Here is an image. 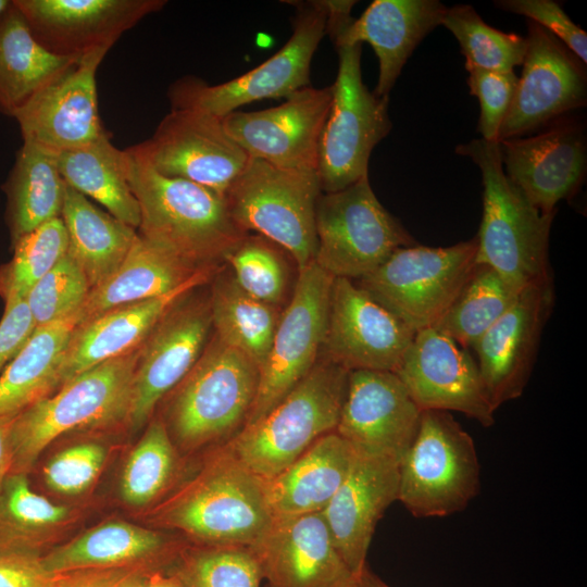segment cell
I'll return each instance as SVG.
<instances>
[{"label": "cell", "instance_id": "obj_49", "mask_svg": "<svg viewBox=\"0 0 587 587\" xmlns=\"http://www.w3.org/2000/svg\"><path fill=\"white\" fill-rule=\"evenodd\" d=\"M0 321V375L36 328L25 299L4 302Z\"/></svg>", "mask_w": 587, "mask_h": 587}, {"label": "cell", "instance_id": "obj_45", "mask_svg": "<svg viewBox=\"0 0 587 587\" xmlns=\"http://www.w3.org/2000/svg\"><path fill=\"white\" fill-rule=\"evenodd\" d=\"M471 95L477 97L480 114L477 130L482 139L498 142L501 125L511 107L517 76L513 72H492L479 68L467 71Z\"/></svg>", "mask_w": 587, "mask_h": 587}, {"label": "cell", "instance_id": "obj_19", "mask_svg": "<svg viewBox=\"0 0 587 587\" xmlns=\"http://www.w3.org/2000/svg\"><path fill=\"white\" fill-rule=\"evenodd\" d=\"M332 99V85L308 86L279 105L251 112L237 110L222 122L250 158L284 168L316 171L319 143Z\"/></svg>", "mask_w": 587, "mask_h": 587}, {"label": "cell", "instance_id": "obj_38", "mask_svg": "<svg viewBox=\"0 0 587 587\" xmlns=\"http://www.w3.org/2000/svg\"><path fill=\"white\" fill-rule=\"evenodd\" d=\"M520 291L496 271L476 264L446 313L433 326L460 347H473L510 308Z\"/></svg>", "mask_w": 587, "mask_h": 587}, {"label": "cell", "instance_id": "obj_3", "mask_svg": "<svg viewBox=\"0 0 587 587\" xmlns=\"http://www.w3.org/2000/svg\"><path fill=\"white\" fill-rule=\"evenodd\" d=\"M159 523L208 546L252 547L273 523L263 479L224 446L158 512Z\"/></svg>", "mask_w": 587, "mask_h": 587}, {"label": "cell", "instance_id": "obj_43", "mask_svg": "<svg viewBox=\"0 0 587 587\" xmlns=\"http://www.w3.org/2000/svg\"><path fill=\"white\" fill-rule=\"evenodd\" d=\"M276 246L260 235L247 234L224 260L243 291L275 307L282 301L287 285L284 260Z\"/></svg>", "mask_w": 587, "mask_h": 587}, {"label": "cell", "instance_id": "obj_14", "mask_svg": "<svg viewBox=\"0 0 587 587\" xmlns=\"http://www.w3.org/2000/svg\"><path fill=\"white\" fill-rule=\"evenodd\" d=\"M140 146L162 175L199 184L223 197L250 159L227 134L222 118L196 109H172Z\"/></svg>", "mask_w": 587, "mask_h": 587}, {"label": "cell", "instance_id": "obj_39", "mask_svg": "<svg viewBox=\"0 0 587 587\" xmlns=\"http://www.w3.org/2000/svg\"><path fill=\"white\" fill-rule=\"evenodd\" d=\"M441 25L457 38L467 71L513 72L524 61L526 37L489 26L472 5L447 8Z\"/></svg>", "mask_w": 587, "mask_h": 587}, {"label": "cell", "instance_id": "obj_26", "mask_svg": "<svg viewBox=\"0 0 587 587\" xmlns=\"http://www.w3.org/2000/svg\"><path fill=\"white\" fill-rule=\"evenodd\" d=\"M267 587H342L355 577L321 512L275 517L252 547Z\"/></svg>", "mask_w": 587, "mask_h": 587}, {"label": "cell", "instance_id": "obj_6", "mask_svg": "<svg viewBox=\"0 0 587 587\" xmlns=\"http://www.w3.org/2000/svg\"><path fill=\"white\" fill-rule=\"evenodd\" d=\"M139 351L83 372L16 415L11 473L27 474L45 448L72 429L127 420Z\"/></svg>", "mask_w": 587, "mask_h": 587}, {"label": "cell", "instance_id": "obj_54", "mask_svg": "<svg viewBox=\"0 0 587 587\" xmlns=\"http://www.w3.org/2000/svg\"><path fill=\"white\" fill-rule=\"evenodd\" d=\"M365 572V571H364ZM342 587H367L364 573L362 576H355Z\"/></svg>", "mask_w": 587, "mask_h": 587}, {"label": "cell", "instance_id": "obj_48", "mask_svg": "<svg viewBox=\"0 0 587 587\" xmlns=\"http://www.w3.org/2000/svg\"><path fill=\"white\" fill-rule=\"evenodd\" d=\"M151 575L139 565L83 569L53 574L48 587H143Z\"/></svg>", "mask_w": 587, "mask_h": 587}, {"label": "cell", "instance_id": "obj_47", "mask_svg": "<svg viewBox=\"0 0 587 587\" xmlns=\"http://www.w3.org/2000/svg\"><path fill=\"white\" fill-rule=\"evenodd\" d=\"M495 5L524 15L561 40L584 64L587 62V34L578 27L562 10L551 0H500Z\"/></svg>", "mask_w": 587, "mask_h": 587}, {"label": "cell", "instance_id": "obj_40", "mask_svg": "<svg viewBox=\"0 0 587 587\" xmlns=\"http://www.w3.org/2000/svg\"><path fill=\"white\" fill-rule=\"evenodd\" d=\"M13 247L12 260L0 267V295L4 302L25 299L33 286L67 253L68 237L61 216L21 236Z\"/></svg>", "mask_w": 587, "mask_h": 587}, {"label": "cell", "instance_id": "obj_20", "mask_svg": "<svg viewBox=\"0 0 587 587\" xmlns=\"http://www.w3.org/2000/svg\"><path fill=\"white\" fill-rule=\"evenodd\" d=\"M422 410L396 373L349 372L336 433L359 455L400 462L414 440Z\"/></svg>", "mask_w": 587, "mask_h": 587}, {"label": "cell", "instance_id": "obj_30", "mask_svg": "<svg viewBox=\"0 0 587 587\" xmlns=\"http://www.w3.org/2000/svg\"><path fill=\"white\" fill-rule=\"evenodd\" d=\"M202 268L190 266L138 234L117 270L90 289L78 311L79 324L112 309L164 296Z\"/></svg>", "mask_w": 587, "mask_h": 587}, {"label": "cell", "instance_id": "obj_31", "mask_svg": "<svg viewBox=\"0 0 587 587\" xmlns=\"http://www.w3.org/2000/svg\"><path fill=\"white\" fill-rule=\"evenodd\" d=\"M80 314L37 326L0 375V416H16L59 386L60 369Z\"/></svg>", "mask_w": 587, "mask_h": 587}, {"label": "cell", "instance_id": "obj_41", "mask_svg": "<svg viewBox=\"0 0 587 587\" xmlns=\"http://www.w3.org/2000/svg\"><path fill=\"white\" fill-rule=\"evenodd\" d=\"M176 451L163 421H152L124 466L120 487L123 500L134 507L154 500L175 473Z\"/></svg>", "mask_w": 587, "mask_h": 587}, {"label": "cell", "instance_id": "obj_17", "mask_svg": "<svg viewBox=\"0 0 587 587\" xmlns=\"http://www.w3.org/2000/svg\"><path fill=\"white\" fill-rule=\"evenodd\" d=\"M523 72L498 142L522 137L586 104L585 64L555 36L527 22Z\"/></svg>", "mask_w": 587, "mask_h": 587}, {"label": "cell", "instance_id": "obj_12", "mask_svg": "<svg viewBox=\"0 0 587 587\" xmlns=\"http://www.w3.org/2000/svg\"><path fill=\"white\" fill-rule=\"evenodd\" d=\"M338 71L317 152L323 192L341 190L367 175L374 147L391 129L388 97H377L362 80V43L337 46Z\"/></svg>", "mask_w": 587, "mask_h": 587}, {"label": "cell", "instance_id": "obj_27", "mask_svg": "<svg viewBox=\"0 0 587 587\" xmlns=\"http://www.w3.org/2000/svg\"><path fill=\"white\" fill-rule=\"evenodd\" d=\"M398 461L354 453L347 478L321 512L338 553L354 576L366 570L376 524L398 500Z\"/></svg>", "mask_w": 587, "mask_h": 587}, {"label": "cell", "instance_id": "obj_52", "mask_svg": "<svg viewBox=\"0 0 587 587\" xmlns=\"http://www.w3.org/2000/svg\"><path fill=\"white\" fill-rule=\"evenodd\" d=\"M143 587H182V585L174 574L166 577L157 573L148 578Z\"/></svg>", "mask_w": 587, "mask_h": 587}, {"label": "cell", "instance_id": "obj_5", "mask_svg": "<svg viewBox=\"0 0 587 587\" xmlns=\"http://www.w3.org/2000/svg\"><path fill=\"white\" fill-rule=\"evenodd\" d=\"M259 385V366L215 335L173 389L163 421L185 451L229 441L246 424Z\"/></svg>", "mask_w": 587, "mask_h": 587}, {"label": "cell", "instance_id": "obj_9", "mask_svg": "<svg viewBox=\"0 0 587 587\" xmlns=\"http://www.w3.org/2000/svg\"><path fill=\"white\" fill-rule=\"evenodd\" d=\"M296 8L292 34L271 58L251 71L217 85L186 76L168 91L172 109H196L223 118L240 107L287 98L310 86L313 55L326 35V0L288 1Z\"/></svg>", "mask_w": 587, "mask_h": 587}, {"label": "cell", "instance_id": "obj_23", "mask_svg": "<svg viewBox=\"0 0 587 587\" xmlns=\"http://www.w3.org/2000/svg\"><path fill=\"white\" fill-rule=\"evenodd\" d=\"M109 50L83 55L33 96L13 117L24 142L58 153L97 140L105 133L97 100L96 73Z\"/></svg>", "mask_w": 587, "mask_h": 587}, {"label": "cell", "instance_id": "obj_34", "mask_svg": "<svg viewBox=\"0 0 587 587\" xmlns=\"http://www.w3.org/2000/svg\"><path fill=\"white\" fill-rule=\"evenodd\" d=\"M53 157L66 186L93 199L121 222L139 227L140 210L128 183L125 150L114 147L107 132Z\"/></svg>", "mask_w": 587, "mask_h": 587}, {"label": "cell", "instance_id": "obj_50", "mask_svg": "<svg viewBox=\"0 0 587 587\" xmlns=\"http://www.w3.org/2000/svg\"><path fill=\"white\" fill-rule=\"evenodd\" d=\"M51 576L30 550H0V587H48Z\"/></svg>", "mask_w": 587, "mask_h": 587}, {"label": "cell", "instance_id": "obj_15", "mask_svg": "<svg viewBox=\"0 0 587 587\" xmlns=\"http://www.w3.org/2000/svg\"><path fill=\"white\" fill-rule=\"evenodd\" d=\"M415 333L354 280L334 278L323 358L349 372L395 373Z\"/></svg>", "mask_w": 587, "mask_h": 587}, {"label": "cell", "instance_id": "obj_53", "mask_svg": "<svg viewBox=\"0 0 587 587\" xmlns=\"http://www.w3.org/2000/svg\"><path fill=\"white\" fill-rule=\"evenodd\" d=\"M364 577L367 584V587H391L385 583L380 577L374 574L369 567L364 572Z\"/></svg>", "mask_w": 587, "mask_h": 587}, {"label": "cell", "instance_id": "obj_24", "mask_svg": "<svg viewBox=\"0 0 587 587\" xmlns=\"http://www.w3.org/2000/svg\"><path fill=\"white\" fill-rule=\"evenodd\" d=\"M37 41L48 51L82 58L110 48L163 0H13Z\"/></svg>", "mask_w": 587, "mask_h": 587}, {"label": "cell", "instance_id": "obj_42", "mask_svg": "<svg viewBox=\"0 0 587 587\" xmlns=\"http://www.w3.org/2000/svg\"><path fill=\"white\" fill-rule=\"evenodd\" d=\"M182 587H260L259 561L250 547L208 546L183 554L174 573Z\"/></svg>", "mask_w": 587, "mask_h": 587}, {"label": "cell", "instance_id": "obj_21", "mask_svg": "<svg viewBox=\"0 0 587 587\" xmlns=\"http://www.w3.org/2000/svg\"><path fill=\"white\" fill-rule=\"evenodd\" d=\"M553 303L551 278L523 288L510 308L472 347L495 410L523 395Z\"/></svg>", "mask_w": 587, "mask_h": 587}, {"label": "cell", "instance_id": "obj_8", "mask_svg": "<svg viewBox=\"0 0 587 587\" xmlns=\"http://www.w3.org/2000/svg\"><path fill=\"white\" fill-rule=\"evenodd\" d=\"M480 465L472 436L446 411H422L399 462L398 501L415 517L463 511L478 495Z\"/></svg>", "mask_w": 587, "mask_h": 587}, {"label": "cell", "instance_id": "obj_32", "mask_svg": "<svg viewBox=\"0 0 587 587\" xmlns=\"http://www.w3.org/2000/svg\"><path fill=\"white\" fill-rule=\"evenodd\" d=\"M79 59L42 47L12 0L0 16V111L13 116Z\"/></svg>", "mask_w": 587, "mask_h": 587}, {"label": "cell", "instance_id": "obj_35", "mask_svg": "<svg viewBox=\"0 0 587 587\" xmlns=\"http://www.w3.org/2000/svg\"><path fill=\"white\" fill-rule=\"evenodd\" d=\"M65 188L53 153L23 142L5 184L12 243L47 221L61 216Z\"/></svg>", "mask_w": 587, "mask_h": 587}, {"label": "cell", "instance_id": "obj_28", "mask_svg": "<svg viewBox=\"0 0 587 587\" xmlns=\"http://www.w3.org/2000/svg\"><path fill=\"white\" fill-rule=\"evenodd\" d=\"M214 273L215 266L204 267L164 296L122 305L79 324L65 351L59 386L100 363L139 348L163 316Z\"/></svg>", "mask_w": 587, "mask_h": 587}, {"label": "cell", "instance_id": "obj_36", "mask_svg": "<svg viewBox=\"0 0 587 587\" xmlns=\"http://www.w3.org/2000/svg\"><path fill=\"white\" fill-rule=\"evenodd\" d=\"M166 540L157 532L121 521L98 525L41 557L45 570L58 573L129 565L158 555Z\"/></svg>", "mask_w": 587, "mask_h": 587}, {"label": "cell", "instance_id": "obj_13", "mask_svg": "<svg viewBox=\"0 0 587 587\" xmlns=\"http://www.w3.org/2000/svg\"><path fill=\"white\" fill-rule=\"evenodd\" d=\"M334 278L314 261L299 271L290 302L259 369L257 397L245 425L267 413L320 360Z\"/></svg>", "mask_w": 587, "mask_h": 587}, {"label": "cell", "instance_id": "obj_4", "mask_svg": "<svg viewBox=\"0 0 587 587\" xmlns=\"http://www.w3.org/2000/svg\"><path fill=\"white\" fill-rule=\"evenodd\" d=\"M348 377L349 371L322 357L276 405L223 446L258 477L272 478L336 430Z\"/></svg>", "mask_w": 587, "mask_h": 587}, {"label": "cell", "instance_id": "obj_1", "mask_svg": "<svg viewBox=\"0 0 587 587\" xmlns=\"http://www.w3.org/2000/svg\"><path fill=\"white\" fill-rule=\"evenodd\" d=\"M125 153L128 183L140 210L141 237L196 268L216 266L246 237L223 196L199 184L162 175L140 143Z\"/></svg>", "mask_w": 587, "mask_h": 587}, {"label": "cell", "instance_id": "obj_55", "mask_svg": "<svg viewBox=\"0 0 587 587\" xmlns=\"http://www.w3.org/2000/svg\"><path fill=\"white\" fill-rule=\"evenodd\" d=\"M10 4H11V1L9 0H0V16L10 7Z\"/></svg>", "mask_w": 587, "mask_h": 587}, {"label": "cell", "instance_id": "obj_25", "mask_svg": "<svg viewBox=\"0 0 587 587\" xmlns=\"http://www.w3.org/2000/svg\"><path fill=\"white\" fill-rule=\"evenodd\" d=\"M508 178L542 214L557 213V204L572 197L586 174L583 126L564 121L529 137L499 142Z\"/></svg>", "mask_w": 587, "mask_h": 587}, {"label": "cell", "instance_id": "obj_22", "mask_svg": "<svg viewBox=\"0 0 587 587\" xmlns=\"http://www.w3.org/2000/svg\"><path fill=\"white\" fill-rule=\"evenodd\" d=\"M182 301V300H180ZM212 328L209 299L176 303L140 346L127 421L134 430L187 375Z\"/></svg>", "mask_w": 587, "mask_h": 587}, {"label": "cell", "instance_id": "obj_16", "mask_svg": "<svg viewBox=\"0 0 587 587\" xmlns=\"http://www.w3.org/2000/svg\"><path fill=\"white\" fill-rule=\"evenodd\" d=\"M355 1L326 0V34L335 47L369 42L378 59L374 93L388 97L416 46L441 25L447 7L438 0H375L359 18Z\"/></svg>", "mask_w": 587, "mask_h": 587}, {"label": "cell", "instance_id": "obj_10", "mask_svg": "<svg viewBox=\"0 0 587 587\" xmlns=\"http://www.w3.org/2000/svg\"><path fill=\"white\" fill-rule=\"evenodd\" d=\"M314 262L333 277L359 280L397 249L417 242L379 202L369 175L334 192H322L315 212Z\"/></svg>", "mask_w": 587, "mask_h": 587}, {"label": "cell", "instance_id": "obj_29", "mask_svg": "<svg viewBox=\"0 0 587 587\" xmlns=\"http://www.w3.org/2000/svg\"><path fill=\"white\" fill-rule=\"evenodd\" d=\"M354 459L336 432L316 440L285 470L263 479L273 517L322 512L347 478Z\"/></svg>", "mask_w": 587, "mask_h": 587}, {"label": "cell", "instance_id": "obj_11", "mask_svg": "<svg viewBox=\"0 0 587 587\" xmlns=\"http://www.w3.org/2000/svg\"><path fill=\"white\" fill-rule=\"evenodd\" d=\"M476 238L449 247L397 249L358 285L410 328L433 327L475 267Z\"/></svg>", "mask_w": 587, "mask_h": 587}, {"label": "cell", "instance_id": "obj_46", "mask_svg": "<svg viewBox=\"0 0 587 587\" xmlns=\"http://www.w3.org/2000/svg\"><path fill=\"white\" fill-rule=\"evenodd\" d=\"M105 455L104 447L95 442L66 448L45 465V482L54 491L64 495L80 494L98 476Z\"/></svg>", "mask_w": 587, "mask_h": 587}, {"label": "cell", "instance_id": "obj_44", "mask_svg": "<svg viewBox=\"0 0 587 587\" xmlns=\"http://www.w3.org/2000/svg\"><path fill=\"white\" fill-rule=\"evenodd\" d=\"M90 289L84 272L66 253L25 298L36 327L78 312Z\"/></svg>", "mask_w": 587, "mask_h": 587}, {"label": "cell", "instance_id": "obj_51", "mask_svg": "<svg viewBox=\"0 0 587 587\" xmlns=\"http://www.w3.org/2000/svg\"><path fill=\"white\" fill-rule=\"evenodd\" d=\"M15 416H0V491L12 469L11 432Z\"/></svg>", "mask_w": 587, "mask_h": 587}, {"label": "cell", "instance_id": "obj_33", "mask_svg": "<svg viewBox=\"0 0 587 587\" xmlns=\"http://www.w3.org/2000/svg\"><path fill=\"white\" fill-rule=\"evenodd\" d=\"M61 218L68 237L67 253L84 272L90 288L117 270L138 235L135 228L68 186Z\"/></svg>", "mask_w": 587, "mask_h": 587}, {"label": "cell", "instance_id": "obj_18", "mask_svg": "<svg viewBox=\"0 0 587 587\" xmlns=\"http://www.w3.org/2000/svg\"><path fill=\"white\" fill-rule=\"evenodd\" d=\"M422 411H455L482 426L495 423L476 360L434 327L417 330L395 372Z\"/></svg>", "mask_w": 587, "mask_h": 587}, {"label": "cell", "instance_id": "obj_37", "mask_svg": "<svg viewBox=\"0 0 587 587\" xmlns=\"http://www.w3.org/2000/svg\"><path fill=\"white\" fill-rule=\"evenodd\" d=\"M209 304L214 335L246 354L260 369L280 316L277 307L248 295L229 274L216 278Z\"/></svg>", "mask_w": 587, "mask_h": 587}, {"label": "cell", "instance_id": "obj_7", "mask_svg": "<svg viewBox=\"0 0 587 587\" xmlns=\"http://www.w3.org/2000/svg\"><path fill=\"white\" fill-rule=\"evenodd\" d=\"M322 192L316 171L284 168L250 158L224 198L242 232L253 230L271 240L301 271L314 261L315 212Z\"/></svg>", "mask_w": 587, "mask_h": 587}, {"label": "cell", "instance_id": "obj_2", "mask_svg": "<svg viewBox=\"0 0 587 587\" xmlns=\"http://www.w3.org/2000/svg\"><path fill=\"white\" fill-rule=\"evenodd\" d=\"M455 152L482 172L483 217L475 263L491 267L517 291L551 278L549 236L555 213L542 214L508 178L499 142L473 139Z\"/></svg>", "mask_w": 587, "mask_h": 587}]
</instances>
